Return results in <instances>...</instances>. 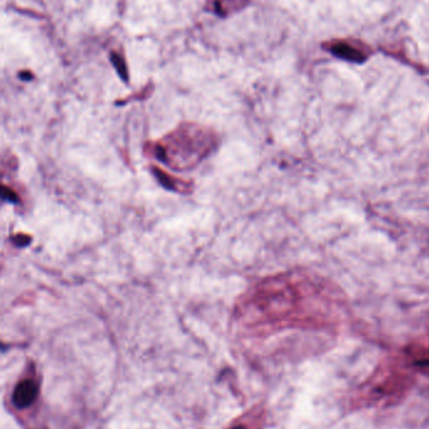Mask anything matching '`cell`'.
Instances as JSON below:
<instances>
[{"label": "cell", "instance_id": "6da1fadb", "mask_svg": "<svg viewBox=\"0 0 429 429\" xmlns=\"http://www.w3.org/2000/svg\"><path fill=\"white\" fill-rule=\"evenodd\" d=\"M216 133L205 126L184 123L150 143L146 152L176 171L194 169L218 146Z\"/></svg>", "mask_w": 429, "mask_h": 429}, {"label": "cell", "instance_id": "7a4b0ae2", "mask_svg": "<svg viewBox=\"0 0 429 429\" xmlns=\"http://www.w3.org/2000/svg\"><path fill=\"white\" fill-rule=\"evenodd\" d=\"M38 394V384L32 379H26L16 384L13 393V403L18 409H24L35 402Z\"/></svg>", "mask_w": 429, "mask_h": 429}, {"label": "cell", "instance_id": "3957f363", "mask_svg": "<svg viewBox=\"0 0 429 429\" xmlns=\"http://www.w3.org/2000/svg\"><path fill=\"white\" fill-rule=\"evenodd\" d=\"M152 172L156 176V179H158V182L167 190L179 192V194H189L192 190L190 182H186L184 179L174 177V176H171V174L165 172L158 167H153Z\"/></svg>", "mask_w": 429, "mask_h": 429}, {"label": "cell", "instance_id": "277c9868", "mask_svg": "<svg viewBox=\"0 0 429 429\" xmlns=\"http://www.w3.org/2000/svg\"><path fill=\"white\" fill-rule=\"evenodd\" d=\"M324 47L328 48V50H330L333 55L344 58V60H364V55H363L362 49H359L358 47H355L353 43H349V42L337 40V42H332V43L324 44Z\"/></svg>", "mask_w": 429, "mask_h": 429}, {"label": "cell", "instance_id": "5b68a950", "mask_svg": "<svg viewBox=\"0 0 429 429\" xmlns=\"http://www.w3.org/2000/svg\"><path fill=\"white\" fill-rule=\"evenodd\" d=\"M249 0H207V8L218 16H228L247 6Z\"/></svg>", "mask_w": 429, "mask_h": 429}, {"label": "cell", "instance_id": "8992f818", "mask_svg": "<svg viewBox=\"0 0 429 429\" xmlns=\"http://www.w3.org/2000/svg\"><path fill=\"white\" fill-rule=\"evenodd\" d=\"M111 58H112V63H113L116 69L118 72V74L122 77V79L128 82V69H127L123 55H120V53H116V52H112L111 53Z\"/></svg>", "mask_w": 429, "mask_h": 429}]
</instances>
